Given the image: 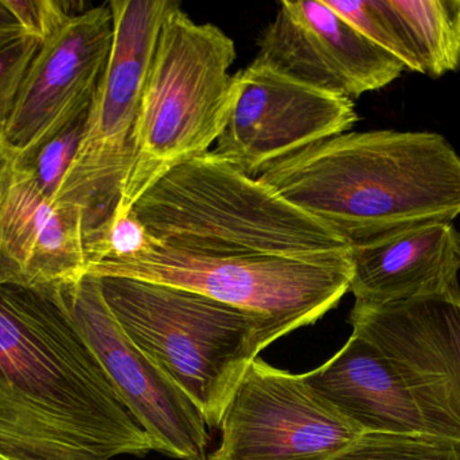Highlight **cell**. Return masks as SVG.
<instances>
[{"mask_svg":"<svg viewBox=\"0 0 460 460\" xmlns=\"http://www.w3.org/2000/svg\"><path fill=\"white\" fill-rule=\"evenodd\" d=\"M155 450L48 291L0 285V455L111 460Z\"/></svg>","mask_w":460,"mask_h":460,"instance_id":"1","label":"cell"},{"mask_svg":"<svg viewBox=\"0 0 460 460\" xmlns=\"http://www.w3.org/2000/svg\"><path fill=\"white\" fill-rule=\"evenodd\" d=\"M259 180L351 248L460 215V156L438 132H345L278 162Z\"/></svg>","mask_w":460,"mask_h":460,"instance_id":"2","label":"cell"},{"mask_svg":"<svg viewBox=\"0 0 460 460\" xmlns=\"http://www.w3.org/2000/svg\"><path fill=\"white\" fill-rule=\"evenodd\" d=\"M132 215L156 245L205 256L351 262V248L323 221L212 151L170 170Z\"/></svg>","mask_w":460,"mask_h":460,"instance_id":"3","label":"cell"},{"mask_svg":"<svg viewBox=\"0 0 460 460\" xmlns=\"http://www.w3.org/2000/svg\"><path fill=\"white\" fill-rule=\"evenodd\" d=\"M127 337L220 428L243 377L278 329L260 316L204 294L127 277L99 278Z\"/></svg>","mask_w":460,"mask_h":460,"instance_id":"4","label":"cell"},{"mask_svg":"<svg viewBox=\"0 0 460 460\" xmlns=\"http://www.w3.org/2000/svg\"><path fill=\"white\" fill-rule=\"evenodd\" d=\"M232 38L197 23L178 5L164 19L148 68L135 127L131 165L110 216L131 212L164 175L210 151L234 95Z\"/></svg>","mask_w":460,"mask_h":460,"instance_id":"5","label":"cell"},{"mask_svg":"<svg viewBox=\"0 0 460 460\" xmlns=\"http://www.w3.org/2000/svg\"><path fill=\"white\" fill-rule=\"evenodd\" d=\"M110 59L86 113L80 145L54 203L85 213V232L110 218L131 165L143 88L174 0H112Z\"/></svg>","mask_w":460,"mask_h":460,"instance_id":"6","label":"cell"},{"mask_svg":"<svg viewBox=\"0 0 460 460\" xmlns=\"http://www.w3.org/2000/svg\"><path fill=\"white\" fill-rule=\"evenodd\" d=\"M351 262L314 264L278 257L205 256L153 242L126 261L86 272L188 289L270 321L280 337L311 326L350 291Z\"/></svg>","mask_w":460,"mask_h":460,"instance_id":"7","label":"cell"},{"mask_svg":"<svg viewBox=\"0 0 460 460\" xmlns=\"http://www.w3.org/2000/svg\"><path fill=\"white\" fill-rule=\"evenodd\" d=\"M48 292L91 348L155 450L174 459L208 460L209 432L204 416L127 337L102 296L99 278L86 275Z\"/></svg>","mask_w":460,"mask_h":460,"instance_id":"8","label":"cell"},{"mask_svg":"<svg viewBox=\"0 0 460 460\" xmlns=\"http://www.w3.org/2000/svg\"><path fill=\"white\" fill-rule=\"evenodd\" d=\"M233 84L228 119L212 153L253 178L315 143L350 131L358 122L353 100L254 59L233 76Z\"/></svg>","mask_w":460,"mask_h":460,"instance_id":"9","label":"cell"},{"mask_svg":"<svg viewBox=\"0 0 460 460\" xmlns=\"http://www.w3.org/2000/svg\"><path fill=\"white\" fill-rule=\"evenodd\" d=\"M208 460H330L365 434L307 385L261 359L249 367Z\"/></svg>","mask_w":460,"mask_h":460,"instance_id":"10","label":"cell"},{"mask_svg":"<svg viewBox=\"0 0 460 460\" xmlns=\"http://www.w3.org/2000/svg\"><path fill=\"white\" fill-rule=\"evenodd\" d=\"M353 334L402 375L432 435L460 448V289L392 304H354Z\"/></svg>","mask_w":460,"mask_h":460,"instance_id":"11","label":"cell"},{"mask_svg":"<svg viewBox=\"0 0 460 460\" xmlns=\"http://www.w3.org/2000/svg\"><path fill=\"white\" fill-rule=\"evenodd\" d=\"M113 42L110 3L81 11L40 43L19 89L0 157L24 165L88 113Z\"/></svg>","mask_w":460,"mask_h":460,"instance_id":"12","label":"cell"},{"mask_svg":"<svg viewBox=\"0 0 460 460\" xmlns=\"http://www.w3.org/2000/svg\"><path fill=\"white\" fill-rule=\"evenodd\" d=\"M254 61L313 88L357 99L394 83L405 68L324 3L281 2L260 34Z\"/></svg>","mask_w":460,"mask_h":460,"instance_id":"13","label":"cell"},{"mask_svg":"<svg viewBox=\"0 0 460 460\" xmlns=\"http://www.w3.org/2000/svg\"><path fill=\"white\" fill-rule=\"evenodd\" d=\"M85 213L57 204L0 157V285L51 291L86 275Z\"/></svg>","mask_w":460,"mask_h":460,"instance_id":"14","label":"cell"},{"mask_svg":"<svg viewBox=\"0 0 460 460\" xmlns=\"http://www.w3.org/2000/svg\"><path fill=\"white\" fill-rule=\"evenodd\" d=\"M453 223L437 221L351 248L350 292L357 304L383 305L460 289Z\"/></svg>","mask_w":460,"mask_h":460,"instance_id":"15","label":"cell"},{"mask_svg":"<svg viewBox=\"0 0 460 460\" xmlns=\"http://www.w3.org/2000/svg\"><path fill=\"white\" fill-rule=\"evenodd\" d=\"M303 377L365 434L435 437L396 367L358 335H351L332 359Z\"/></svg>","mask_w":460,"mask_h":460,"instance_id":"16","label":"cell"},{"mask_svg":"<svg viewBox=\"0 0 460 460\" xmlns=\"http://www.w3.org/2000/svg\"><path fill=\"white\" fill-rule=\"evenodd\" d=\"M412 42L421 75L460 69V0H389Z\"/></svg>","mask_w":460,"mask_h":460,"instance_id":"17","label":"cell"},{"mask_svg":"<svg viewBox=\"0 0 460 460\" xmlns=\"http://www.w3.org/2000/svg\"><path fill=\"white\" fill-rule=\"evenodd\" d=\"M324 3L364 37L396 57L405 70L420 73L407 30L389 0H324Z\"/></svg>","mask_w":460,"mask_h":460,"instance_id":"18","label":"cell"},{"mask_svg":"<svg viewBox=\"0 0 460 460\" xmlns=\"http://www.w3.org/2000/svg\"><path fill=\"white\" fill-rule=\"evenodd\" d=\"M330 460H460V448L437 437L364 434Z\"/></svg>","mask_w":460,"mask_h":460,"instance_id":"19","label":"cell"},{"mask_svg":"<svg viewBox=\"0 0 460 460\" xmlns=\"http://www.w3.org/2000/svg\"><path fill=\"white\" fill-rule=\"evenodd\" d=\"M86 113L46 143L31 161L22 165L30 170L40 191L53 202L80 145Z\"/></svg>","mask_w":460,"mask_h":460,"instance_id":"20","label":"cell"},{"mask_svg":"<svg viewBox=\"0 0 460 460\" xmlns=\"http://www.w3.org/2000/svg\"><path fill=\"white\" fill-rule=\"evenodd\" d=\"M40 46L37 40L26 37L0 50V153L19 89Z\"/></svg>","mask_w":460,"mask_h":460,"instance_id":"21","label":"cell"},{"mask_svg":"<svg viewBox=\"0 0 460 460\" xmlns=\"http://www.w3.org/2000/svg\"><path fill=\"white\" fill-rule=\"evenodd\" d=\"M27 37L43 43L53 37L75 14V5L64 0H4Z\"/></svg>","mask_w":460,"mask_h":460,"instance_id":"22","label":"cell"},{"mask_svg":"<svg viewBox=\"0 0 460 460\" xmlns=\"http://www.w3.org/2000/svg\"><path fill=\"white\" fill-rule=\"evenodd\" d=\"M26 37V32L8 10L4 0H0V50Z\"/></svg>","mask_w":460,"mask_h":460,"instance_id":"23","label":"cell"},{"mask_svg":"<svg viewBox=\"0 0 460 460\" xmlns=\"http://www.w3.org/2000/svg\"><path fill=\"white\" fill-rule=\"evenodd\" d=\"M456 251H458V256L460 259V234L456 235Z\"/></svg>","mask_w":460,"mask_h":460,"instance_id":"24","label":"cell"},{"mask_svg":"<svg viewBox=\"0 0 460 460\" xmlns=\"http://www.w3.org/2000/svg\"><path fill=\"white\" fill-rule=\"evenodd\" d=\"M0 460H11V459H8V458H5V456L0 455Z\"/></svg>","mask_w":460,"mask_h":460,"instance_id":"25","label":"cell"}]
</instances>
